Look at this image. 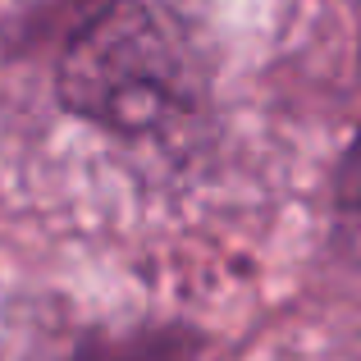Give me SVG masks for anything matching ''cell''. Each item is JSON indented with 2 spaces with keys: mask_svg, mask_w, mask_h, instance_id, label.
Here are the masks:
<instances>
[{
  "mask_svg": "<svg viewBox=\"0 0 361 361\" xmlns=\"http://www.w3.org/2000/svg\"><path fill=\"white\" fill-rule=\"evenodd\" d=\"M334 211H338L343 233L357 243V252H361V133H357L353 147H348L343 165H338V178H334Z\"/></svg>",
  "mask_w": 361,
  "mask_h": 361,
  "instance_id": "obj_3",
  "label": "cell"
},
{
  "mask_svg": "<svg viewBox=\"0 0 361 361\" xmlns=\"http://www.w3.org/2000/svg\"><path fill=\"white\" fill-rule=\"evenodd\" d=\"M202 357V334L197 329H137L128 338H106L92 343L69 361H197Z\"/></svg>",
  "mask_w": 361,
  "mask_h": 361,
  "instance_id": "obj_2",
  "label": "cell"
},
{
  "mask_svg": "<svg viewBox=\"0 0 361 361\" xmlns=\"http://www.w3.org/2000/svg\"><path fill=\"white\" fill-rule=\"evenodd\" d=\"M64 110L115 137L165 133L206 101V60L169 0H115L60 55Z\"/></svg>",
  "mask_w": 361,
  "mask_h": 361,
  "instance_id": "obj_1",
  "label": "cell"
}]
</instances>
